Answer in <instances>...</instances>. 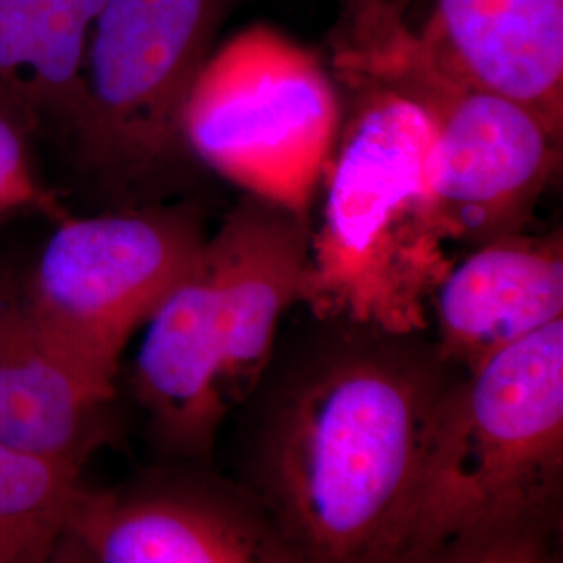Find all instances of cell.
Wrapping results in <instances>:
<instances>
[{
	"label": "cell",
	"mask_w": 563,
	"mask_h": 563,
	"mask_svg": "<svg viewBox=\"0 0 563 563\" xmlns=\"http://www.w3.org/2000/svg\"><path fill=\"white\" fill-rule=\"evenodd\" d=\"M27 139L30 134L20 123L0 111V218L34 209L63 220L55 195L34 174Z\"/></svg>",
	"instance_id": "15"
},
{
	"label": "cell",
	"mask_w": 563,
	"mask_h": 563,
	"mask_svg": "<svg viewBox=\"0 0 563 563\" xmlns=\"http://www.w3.org/2000/svg\"><path fill=\"white\" fill-rule=\"evenodd\" d=\"M104 0H0V111L32 136L71 132Z\"/></svg>",
	"instance_id": "13"
},
{
	"label": "cell",
	"mask_w": 563,
	"mask_h": 563,
	"mask_svg": "<svg viewBox=\"0 0 563 563\" xmlns=\"http://www.w3.org/2000/svg\"><path fill=\"white\" fill-rule=\"evenodd\" d=\"M439 360L467 372L563 320L562 239L511 232L453 263L432 297Z\"/></svg>",
	"instance_id": "10"
},
{
	"label": "cell",
	"mask_w": 563,
	"mask_h": 563,
	"mask_svg": "<svg viewBox=\"0 0 563 563\" xmlns=\"http://www.w3.org/2000/svg\"><path fill=\"white\" fill-rule=\"evenodd\" d=\"M543 558L539 526H523L411 553L399 563H537Z\"/></svg>",
	"instance_id": "16"
},
{
	"label": "cell",
	"mask_w": 563,
	"mask_h": 563,
	"mask_svg": "<svg viewBox=\"0 0 563 563\" xmlns=\"http://www.w3.org/2000/svg\"><path fill=\"white\" fill-rule=\"evenodd\" d=\"M113 383L36 320L21 286H0V444L84 463Z\"/></svg>",
	"instance_id": "12"
},
{
	"label": "cell",
	"mask_w": 563,
	"mask_h": 563,
	"mask_svg": "<svg viewBox=\"0 0 563 563\" xmlns=\"http://www.w3.org/2000/svg\"><path fill=\"white\" fill-rule=\"evenodd\" d=\"M342 84L357 99L318 186L301 301L320 318L402 339L428 325L462 236L432 186L422 113L376 86Z\"/></svg>",
	"instance_id": "2"
},
{
	"label": "cell",
	"mask_w": 563,
	"mask_h": 563,
	"mask_svg": "<svg viewBox=\"0 0 563 563\" xmlns=\"http://www.w3.org/2000/svg\"><path fill=\"white\" fill-rule=\"evenodd\" d=\"M339 81L413 104L432 130V186L462 242L518 232L558 163L555 139L518 102L455 76L405 21L401 0H341Z\"/></svg>",
	"instance_id": "5"
},
{
	"label": "cell",
	"mask_w": 563,
	"mask_h": 563,
	"mask_svg": "<svg viewBox=\"0 0 563 563\" xmlns=\"http://www.w3.org/2000/svg\"><path fill=\"white\" fill-rule=\"evenodd\" d=\"M420 36L455 76L518 102L562 141L563 0H437Z\"/></svg>",
	"instance_id": "11"
},
{
	"label": "cell",
	"mask_w": 563,
	"mask_h": 563,
	"mask_svg": "<svg viewBox=\"0 0 563 563\" xmlns=\"http://www.w3.org/2000/svg\"><path fill=\"white\" fill-rule=\"evenodd\" d=\"M81 462L0 444V563H48L80 501Z\"/></svg>",
	"instance_id": "14"
},
{
	"label": "cell",
	"mask_w": 563,
	"mask_h": 563,
	"mask_svg": "<svg viewBox=\"0 0 563 563\" xmlns=\"http://www.w3.org/2000/svg\"><path fill=\"white\" fill-rule=\"evenodd\" d=\"M563 467V320L446 386L402 558L539 526Z\"/></svg>",
	"instance_id": "4"
},
{
	"label": "cell",
	"mask_w": 563,
	"mask_h": 563,
	"mask_svg": "<svg viewBox=\"0 0 563 563\" xmlns=\"http://www.w3.org/2000/svg\"><path fill=\"white\" fill-rule=\"evenodd\" d=\"M207 236L184 207L63 218L21 292L74 360L113 383L125 344L190 272Z\"/></svg>",
	"instance_id": "7"
},
{
	"label": "cell",
	"mask_w": 563,
	"mask_h": 563,
	"mask_svg": "<svg viewBox=\"0 0 563 563\" xmlns=\"http://www.w3.org/2000/svg\"><path fill=\"white\" fill-rule=\"evenodd\" d=\"M220 11L222 0H104L69 132L86 167L128 181L172 157Z\"/></svg>",
	"instance_id": "8"
},
{
	"label": "cell",
	"mask_w": 563,
	"mask_h": 563,
	"mask_svg": "<svg viewBox=\"0 0 563 563\" xmlns=\"http://www.w3.org/2000/svg\"><path fill=\"white\" fill-rule=\"evenodd\" d=\"M446 384L401 346H346L276 402L255 453L257 507L299 563H399Z\"/></svg>",
	"instance_id": "1"
},
{
	"label": "cell",
	"mask_w": 563,
	"mask_h": 563,
	"mask_svg": "<svg viewBox=\"0 0 563 563\" xmlns=\"http://www.w3.org/2000/svg\"><path fill=\"white\" fill-rule=\"evenodd\" d=\"M537 563H551L549 560H547V555H544L543 560H539Z\"/></svg>",
	"instance_id": "18"
},
{
	"label": "cell",
	"mask_w": 563,
	"mask_h": 563,
	"mask_svg": "<svg viewBox=\"0 0 563 563\" xmlns=\"http://www.w3.org/2000/svg\"><path fill=\"white\" fill-rule=\"evenodd\" d=\"M341 121L318 57L257 25L209 55L181 113V142L253 199L305 218Z\"/></svg>",
	"instance_id": "6"
},
{
	"label": "cell",
	"mask_w": 563,
	"mask_h": 563,
	"mask_svg": "<svg viewBox=\"0 0 563 563\" xmlns=\"http://www.w3.org/2000/svg\"><path fill=\"white\" fill-rule=\"evenodd\" d=\"M48 563H95V560L90 558L88 549L84 547L80 539L74 534V530L69 528L65 532V537L60 539V543L57 544L53 558Z\"/></svg>",
	"instance_id": "17"
},
{
	"label": "cell",
	"mask_w": 563,
	"mask_h": 563,
	"mask_svg": "<svg viewBox=\"0 0 563 563\" xmlns=\"http://www.w3.org/2000/svg\"><path fill=\"white\" fill-rule=\"evenodd\" d=\"M307 251L305 218L251 197L207 236L190 272L142 323L134 390L172 453H209L251 397L282 316L302 299Z\"/></svg>",
	"instance_id": "3"
},
{
	"label": "cell",
	"mask_w": 563,
	"mask_h": 563,
	"mask_svg": "<svg viewBox=\"0 0 563 563\" xmlns=\"http://www.w3.org/2000/svg\"><path fill=\"white\" fill-rule=\"evenodd\" d=\"M69 528L95 563H299L257 505L202 484L84 486Z\"/></svg>",
	"instance_id": "9"
}]
</instances>
